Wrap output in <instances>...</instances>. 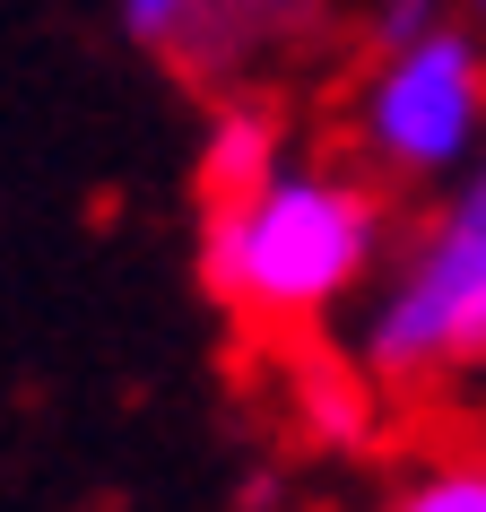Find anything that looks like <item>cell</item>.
<instances>
[{"instance_id": "cell-1", "label": "cell", "mask_w": 486, "mask_h": 512, "mask_svg": "<svg viewBox=\"0 0 486 512\" xmlns=\"http://www.w3.org/2000/svg\"><path fill=\"white\" fill-rule=\"evenodd\" d=\"M391 243H400V191H382L356 157L304 139L252 191L200 200V296L252 356L296 348L348 330Z\"/></svg>"}, {"instance_id": "cell-2", "label": "cell", "mask_w": 486, "mask_h": 512, "mask_svg": "<svg viewBox=\"0 0 486 512\" xmlns=\"http://www.w3.org/2000/svg\"><path fill=\"white\" fill-rule=\"evenodd\" d=\"M348 348L374 365L400 417H443L486 391V157L400 226L348 313Z\"/></svg>"}, {"instance_id": "cell-3", "label": "cell", "mask_w": 486, "mask_h": 512, "mask_svg": "<svg viewBox=\"0 0 486 512\" xmlns=\"http://www.w3.org/2000/svg\"><path fill=\"white\" fill-rule=\"evenodd\" d=\"M330 148L400 200L460 183L486 157V35L469 18H443L391 44H356L330 96Z\"/></svg>"}, {"instance_id": "cell-4", "label": "cell", "mask_w": 486, "mask_h": 512, "mask_svg": "<svg viewBox=\"0 0 486 512\" xmlns=\"http://www.w3.org/2000/svg\"><path fill=\"white\" fill-rule=\"evenodd\" d=\"M113 27L191 96L296 87L348 27V0H113Z\"/></svg>"}, {"instance_id": "cell-5", "label": "cell", "mask_w": 486, "mask_h": 512, "mask_svg": "<svg viewBox=\"0 0 486 512\" xmlns=\"http://www.w3.org/2000/svg\"><path fill=\"white\" fill-rule=\"evenodd\" d=\"M270 365V408L278 426L296 434L304 452H382L391 426H408L400 400L374 382V365L348 348V330H322V339H296V348H261Z\"/></svg>"}, {"instance_id": "cell-6", "label": "cell", "mask_w": 486, "mask_h": 512, "mask_svg": "<svg viewBox=\"0 0 486 512\" xmlns=\"http://www.w3.org/2000/svg\"><path fill=\"white\" fill-rule=\"evenodd\" d=\"M304 148V105L287 87H235V96H200V148H191V200H226L252 191L261 174Z\"/></svg>"}, {"instance_id": "cell-7", "label": "cell", "mask_w": 486, "mask_h": 512, "mask_svg": "<svg viewBox=\"0 0 486 512\" xmlns=\"http://www.w3.org/2000/svg\"><path fill=\"white\" fill-rule=\"evenodd\" d=\"M374 512H486V426H434L391 460Z\"/></svg>"}, {"instance_id": "cell-8", "label": "cell", "mask_w": 486, "mask_h": 512, "mask_svg": "<svg viewBox=\"0 0 486 512\" xmlns=\"http://www.w3.org/2000/svg\"><path fill=\"white\" fill-rule=\"evenodd\" d=\"M443 18H460V0H348V27H356V44H391V35L443 27Z\"/></svg>"}, {"instance_id": "cell-9", "label": "cell", "mask_w": 486, "mask_h": 512, "mask_svg": "<svg viewBox=\"0 0 486 512\" xmlns=\"http://www.w3.org/2000/svg\"><path fill=\"white\" fill-rule=\"evenodd\" d=\"M460 18H469V27H478V35H486V0H460Z\"/></svg>"}]
</instances>
